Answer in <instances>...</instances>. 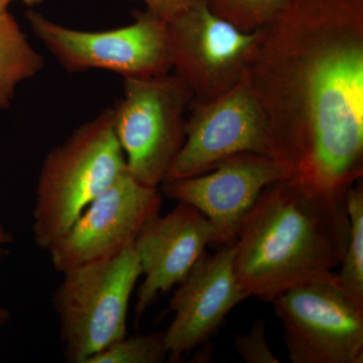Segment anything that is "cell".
Here are the masks:
<instances>
[{
  "label": "cell",
  "mask_w": 363,
  "mask_h": 363,
  "mask_svg": "<svg viewBox=\"0 0 363 363\" xmlns=\"http://www.w3.org/2000/svg\"><path fill=\"white\" fill-rule=\"evenodd\" d=\"M281 181L346 194L363 176V0H292L248 64Z\"/></svg>",
  "instance_id": "6da1fadb"
},
{
  "label": "cell",
  "mask_w": 363,
  "mask_h": 363,
  "mask_svg": "<svg viewBox=\"0 0 363 363\" xmlns=\"http://www.w3.org/2000/svg\"><path fill=\"white\" fill-rule=\"evenodd\" d=\"M346 194L278 181L242 220L236 274L250 297L269 301L334 272L350 238Z\"/></svg>",
  "instance_id": "7a4b0ae2"
},
{
  "label": "cell",
  "mask_w": 363,
  "mask_h": 363,
  "mask_svg": "<svg viewBox=\"0 0 363 363\" xmlns=\"http://www.w3.org/2000/svg\"><path fill=\"white\" fill-rule=\"evenodd\" d=\"M125 171V157L114 133L113 111L108 107L81 124L45 157L33 212L37 247L48 250Z\"/></svg>",
  "instance_id": "3957f363"
},
{
  "label": "cell",
  "mask_w": 363,
  "mask_h": 363,
  "mask_svg": "<svg viewBox=\"0 0 363 363\" xmlns=\"http://www.w3.org/2000/svg\"><path fill=\"white\" fill-rule=\"evenodd\" d=\"M54 296L68 362L87 363L109 344L126 336L131 295L142 267L130 243L108 259L62 274Z\"/></svg>",
  "instance_id": "277c9868"
},
{
  "label": "cell",
  "mask_w": 363,
  "mask_h": 363,
  "mask_svg": "<svg viewBox=\"0 0 363 363\" xmlns=\"http://www.w3.org/2000/svg\"><path fill=\"white\" fill-rule=\"evenodd\" d=\"M193 94L176 73L124 79L113 128L131 176L150 187L166 179L184 140Z\"/></svg>",
  "instance_id": "5b68a950"
},
{
  "label": "cell",
  "mask_w": 363,
  "mask_h": 363,
  "mask_svg": "<svg viewBox=\"0 0 363 363\" xmlns=\"http://www.w3.org/2000/svg\"><path fill=\"white\" fill-rule=\"evenodd\" d=\"M26 18L35 37L71 73L114 72L126 78H150L173 71L169 23L147 9L130 25L85 32L55 23L35 11Z\"/></svg>",
  "instance_id": "8992f818"
},
{
  "label": "cell",
  "mask_w": 363,
  "mask_h": 363,
  "mask_svg": "<svg viewBox=\"0 0 363 363\" xmlns=\"http://www.w3.org/2000/svg\"><path fill=\"white\" fill-rule=\"evenodd\" d=\"M293 363H362L363 309L335 272L301 284L271 301Z\"/></svg>",
  "instance_id": "52a82bcc"
},
{
  "label": "cell",
  "mask_w": 363,
  "mask_h": 363,
  "mask_svg": "<svg viewBox=\"0 0 363 363\" xmlns=\"http://www.w3.org/2000/svg\"><path fill=\"white\" fill-rule=\"evenodd\" d=\"M173 72L206 102L238 84L247 73L260 30L245 33L219 18L206 0H197L169 23Z\"/></svg>",
  "instance_id": "ba28073f"
},
{
  "label": "cell",
  "mask_w": 363,
  "mask_h": 363,
  "mask_svg": "<svg viewBox=\"0 0 363 363\" xmlns=\"http://www.w3.org/2000/svg\"><path fill=\"white\" fill-rule=\"evenodd\" d=\"M159 187L143 185L125 171L95 198L65 234L48 248L60 274L108 259L135 241L152 215L159 213Z\"/></svg>",
  "instance_id": "9c48e42d"
},
{
  "label": "cell",
  "mask_w": 363,
  "mask_h": 363,
  "mask_svg": "<svg viewBox=\"0 0 363 363\" xmlns=\"http://www.w3.org/2000/svg\"><path fill=\"white\" fill-rule=\"evenodd\" d=\"M189 109L185 140L164 181L201 175L242 152L267 156L264 116L247 78L213 100L192 101Z\"/></svg>",
  "instance_id": "30bf717a"
},
{
  "label": "cell",
  "mask_w": 363,
  "mask_h": 363,
  "mask_svg": "<svg viewBox=\"0 0 363 363\" xmlns=\"http://www.w3.org/2000/svg\"><path fill=\"white\" fill-rule=\"evenodd\" d=\"M281 180L276 162L266 155L242 152L223 160L201 175L164 181L169 199L199 210L211 222L216 245H235L243 219L262 191Z\"/></svg>",
  "instance_id": "8fae6325"
},
{
  "label": "cell",
  "mask_w": 363,
  "mask_h": 363,
  "mask_svg": "<svg viewBox=\"0 0 363 363\" xmlns=\"http://www.w3.org/2000/svg\"><path fill=\"white\" fill-rule=\"evenodd\" d=\"M235 245L201 259L169 302L174 319L164 332L171 362L206 342L236 306L250 298L235 272Z\"/></svg>",
  "instance_id": "7c38bea8"
},
{
  "label": "cell",
  "mask_w": 363,
  "mask_h": 363,
  "mask_svg": "<svg viewBox=\"0 0 363 363\" xmlns=\"http://www.w3.org/2000/svg\"><path fill=\"white\" fill-rule=\"evenodd\" d=\"M209 245H216L211 222L185 203L164 216L152 215L140 229L133 247L143 276L136 293L135 315L142 316L162 293L178 286Z\"/></svg>",
  "instance_id": "4fadbf2b"
},
{
  "label": "cell",
  "mask_w": 363,
  "mask_h": 363,
  "mask_svg": "<svg viewBox=\"0 0 363 363\" xmlns=\"http://www.w3.org/2000/svg\"><path fill=\"white\" fill-rule=\"evenodd\" d=\"M42 55L35 51L18 21L0 13V111L11 108L16 87L44 69Z\"/></svg>",
  "instance_id": "5bb4252c"
},
{
  "label": "cell",
  "mask_w": 363,
  "mask_h": 363,
  "mask_svg": "<svg viewBox=\"0 0 363 363\" xmlns=\"http://www.w3.org/2000/svg\"><path fill=\"white\" fill-rule=\"evenodd\" d=\"M350 230L336 281L354 304L363 309V186L362 180L348 189L345 195Z\"/></svg>",
  "instance_id": "9a60e30c"
},
{
  "label": "cell",
  "mask_w": 363,
  "mask_h": 363,
  "mask_svg": "<svg viewBox=\"0 0 363 363\" xmlns=\"http://www.w3.org/2000/svg\"><path fill=\"white\" fill-rule=\"evenodd\" d=\"M219 18L245 33L266 28L292 0H206Z\"/></svg>",
  "instance_id": "2e32d148"
},
{
  "label": "cell",
  "mask_w": 363,
  "mask_h": 363,
  "mask_svg": "<svg viewBox=\"0 0 363 363\" xmlns=\"http://www.w3.org/2000/svg\"><path fill=\"white\" fill-rule=\"evenodd\" d=\"M169 357L162 333L128 335L93 355L87 363H160Z\"/></svg>",
  "instance_id": "e0dca14e"
},
{
  "label": "cell",
  "mask_w": 363,
  "mask_h": 363,
  "mask_svg": "<svg viewBox=\"0 0 363 363\" xmlns=\"http://www.w3.org/2000/svg\"><path fill=\"white\" fill-rule=\"evenodd\" d=\"M234 346L245 362H279L269 347L266 338V323L262 320H257L247 333L236 336Z\"/></svg>",
  "instance_id": "ac0fdd59"
},
{
  "label": "cell",
  "mask_w": 363,
  "mask_h": 363,
  "mask_svg": "<svg viewBox=\"0 0 363 363\" xmlns=\"http://www.w3.org/2000/svg\"><path fill=\"white\" fill-rule=\"evenodd\" d=\"M147 9L166 21H172L185 13L197 0H140Z\"/></svg>",
  "instance_id": "d6986e66"
},
{
  "label": "cell",
  "mask_w": 363,
  "mask_h": 363,
  "mask_svg": "<svg viewBox=\"0 0 363 363\" xmlns=\"http://www.w3.org/2000/svg\"><path fill=\"white\" fill-rule=\"evenodd\" d=\"M11 235L6 233V230L4 228V227L0 225V253H1L2 250H4V245H7L9 242H11ZM7 316H9L7 312L4 311V310L0 309V325L6 321Z\"/></svg>",
  "instance_id": "ffe728a7"
},
{
  "label": "cell",
  "mask_w": 363,
  "mask_h": 363,
  "mask_svg": "<svg viewBox=\"0 0 363 363\" xmlns=\"http://www.w3.org/2000/svg\"><path fill=\"white\" fill-rule=\"evenodd\" d=\"M11 1H13V0H0V13H6L7 7ZM23 1L25 2L26 6H33L42 4L43 0H23Z\"/></svg>",
  "instance_id": "44dd1931"
}]
</instances>
